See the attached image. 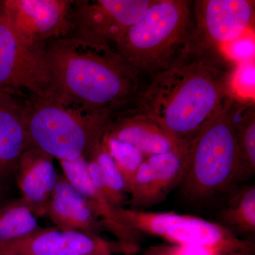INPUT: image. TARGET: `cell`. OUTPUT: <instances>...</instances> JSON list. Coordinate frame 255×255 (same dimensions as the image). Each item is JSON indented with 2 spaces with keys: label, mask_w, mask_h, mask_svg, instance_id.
Returning <instances> with one entry per match:
<instances>
[{
  "label": "cell",
  "mask_w": 255,
  "mask_h": 255,
  "mask_svg": "<svg viewBox=\"0 0 255 255\" xmlns=\"http://www.w3.org/2000/svg\"><path fill=\"white\" fill-rule=\"evenodd\" d=\"M72 0H0L14 31L33 44L68 37Z\"/></svg>",
  "instance_id": "cell-11"
},
{
  "label": "cell",
  "mask_w": 255,
  "mask_h": 255,
  "mask_svg": "<svg viewBox=\"0 0 255 255\" xmlns=\"http://www.w3.org/2000/svg\"><path fill=\"white\" fill-rule=\"evenodd\" d=\"M87 168L94 185L116 208L127 201V189L122 174L102 142L86 157Z\"/></svg>",
  "instance_id": "cell-17"
},
{
  "label": "cell",
  "mask_w": 255,
  "mask_h": 255,
  "mask_svg": "<svg viewBox=\"0 0 255 255\" xmlns=\"http://www.w3.org/2000/svg\"><path fill=\"white\" fill-rule=\"evenodd\" d=\"M117 212L126 224L137 232L158 236L178 246L200 248L216 255L255 254L253 242L241 239L225 226L204 219L131 208H117Z\"/></svg>",
  "instance_id": "cell-6"
},
{
  "label": "cell",
  "mask_w": 255,
  "mask_h": 255,
  "mask_svg": "<svg viewBox=\"0 0 255 255\" xmlns=\"http://www.w3.org/2000/svg\"><path fill=\"white\" fill-rule=\"evenodd\" d=\"M194 29L187 47L219 49L240 39L255 19V1L198 0L193 3Z\"/></svg>",
  "instance_id": "cell-9"
},
{
  "label": "cell",
  "mask_w": 255,
  "mask_h": 255,
  "mask_svg": "<svg viewBox=\"0 0 255 255\" xmlns=\"http://www.w3.org/2000/svg\"><path fill=\"white\" fill-rule=\"evenodd\" d=\"M53 159L40 149L29 146L16 167L15 184L22 200L36 216H46L48 201L58 181Z\"/></svg>",
  "instance_id": "cell-14"
},
{
  "label": "cell",
  "mask_w": 255,
  "mask_h": 255,
  "mask_svg": "<svg viewBox=\"0 0 255 255\" xmlns=\"http://www.w3.org/2000/svg\"><path fill=\"white\" fill-rule=\"evenodd\" d=\"M237 97L188 142L180 184L189 199H207L242 179L236 135Z\"/></svg>",
  "instance_id": "cell-5"
},
{
  "label": "cell",
  "mask_w": 255,
  "mask_h": 255,
  "mask_svg": "<svg viewBox=\"0 0 255 255\" xmlns=\"http://www.w3.org/2000/svg\"><path fill=\"white\" fill-rule=\"evenodd\" d=\"M51 92L85 108L116 114L135 102L139 76L113 48L65 37L43 45Z\"/></svg>",
  "instance_id": "cell-2"
},
{
  "label": "cell",
  "mask_w": 255,
  "mask_h": 255,
  "mask_svg": "<svg viewBox=\"0 0 255 255\" xmlns=\"http://www.w3.org/2000/svg\"><path fill=\"white\" fill-rule=\"evenodd\" d=\"M236 68L221 50L187 47L151 78L132 109L181 141L188 142L235 99Z\"/></svg>",
  "instance_id": "cell-1"
},
{
  "label": "cell",
  "mask_w": 255,
  "mask_h": 255,
  "mask_svg": "<svg viewBox=\"0 0 255 255\" xmlns=\"http://www.w3.org/2000/svg\"><path fill=\"white\" fill-rule=\"evenodd\" d=\"M138 246L59 228H40L27 237L0 246V255H131Z\"/></svg>",
  "instance_id": "cell-10"
},
{
  "label": "cell",
  "mask_w": 255,
  "mask_h": 255,
  "mask_svg": "<svg viewBox=\"0 0 255 255\" xmlns=\"http://www.w3.org/2000/svg\"><path fill=\"white\" fill-rule=\"evenodd\" d=\"M225 224L239 232L253 234L255 232V187L242 189L234 196L221 214Z\"/></svg>",
  "instance_id": "cell-20"
},
{
  "label": "cell",
  "mask_w": 255,
  "mask_h": 255,
  "mask_svg": "<svg viewBox=\"0 0 255 255\" xmlns=\"http://www.w3.org/2000/svg\"><path fill=\"white\" fill-rule=\"evenodd\" d=\"M37 216L19 198L0 204V246L27 237L40 229Z\"/></svg>",
  "instance_id": "cell-18"
},
{
  "label": "cell",
  "mask_w": 255,
  "mask_h": 255,
  "mask_svg": "<svg viewBox=\"0 0 255 255\" xmlns=\"http://www.w3.org/2000/svg\"><path fill=\"white\" fill-rule=\"evenodd\" d=\"M12 186L0 183V204L11 196Z\"/></svg>",
  "instance_id": "cell-24"
},
{
  "label": "cell",
  "mask_w": 255,
  "mask_h": 255,
  "mask_svg": "<svg viewBox=\"0 0 255 255\" xmlns=\"http://www.w3.org/2000/svg\"><path fill=\"white\" fill-rule=\"evenodd\" d=\"M46 216L57 228L100 236L102 225L92 212L85 198L58 174V181L47 206Z\"/></svg>",
  "instance_id": "cell-16"
},
{
  "label": "cell",
  "mask_w": 255,
  "mask_h": 255,
  "mask_svg": "<svg viewBox=\"0 0 255 255\" xmlns=\"http://www.w3.org/2000/svg\"><path fill=\"white\" fill-rule=\"evenodd\" d=\"M22 103L30 145L58 161L87 157L102 142L115 114L85 108L53 93L31 96Z\"/></svg>",
  "instance_id": "cell-3"
},
{
  "label": "cell",
  "mask_w": 255,
  "mask_h": 255,
  "mask_svg": "<svg viewBox=\"0 0 255 255\" xmlns=\"http://www.w3.org/2000/svg\"><path fill=\"white\" fill-rule=\"evenodd\" d=\"M184 156L167 153L146 158L153 169L159 201L163 200L174 186L180 184L184 173Z\"/></svg>",
  "instance_id": "cell-21"
},
{
  "label": "cell",
  "mask_w": 255,
  "mask_h": 255,
  "mask_svg": "<svg viewBox=\"0 0 255 255\" xmlns=\"http://www.w3.org/2000/svg\"><path fill=\"white\" fill-rule=\"evenodd\" d=\"M30 146L22 100L0 93V183L12 186L20 157Z\"/></svg>",
  "instance_id": "cell-15"
},
{
  "label": "cell",
  "mask_w": 255,
  "mask_h": 255,
  "mask_svg": "<svg viewBox=\"0 0 255 255\" xmlns=\"http://www.w3.org/2000/svg\"><path fill=\"white\" fill-rule=\"evenodd\" d=\"M156 0H76L69 38L90 46L113 48Z\"/></svg>",
  "instance_id": "cell-8"
},
{
  "label": "cell",
  "mask_w": 255,
  "mask_h": 255,
  "mask_svg": "<svg viewBox=\"0 0 255 255\" xmlns=\"http://www.w3.org/2000/svg\"><path fill=\"white\" fill-rule=\"evenodd\" d=\"M102 144L122 174L128 194L130 195L137 169L143 162L144 155L135 147L126 142L104 135Z\"/></svg>",
  "instance_id": "cell-22"
},
{
  "label": "cell",
  "mask_w": 255,
  "mask_h": 255,
  "mask_svg": "<svg viewBox=\"0 0 255 255\" xmlns=\"http://www.w3.org/2000/svg\"><path fill=\"white\" fill-rule=\"evenodd\" d=\"M236 139L242 164V178L255 171V107L252 102H239L236 114Z\"/></svg>",
  "instance_id": "cell-19"
},
{
  "label": "cell",
  "mask_w": 255,
  "mask_h": 255,
  "mask_svg": "<svg viewBox=\"0 0 255 255\" xmlns=\"http://www.w3.org/2000/svg\"><path fill=\"white\" fill-rule=\"evenodd\" d=\"M192 4L156 0L114 44L121 59L140 77L168 68L186 49L194 29Z\"/></svg>",
  "instance_id": "cell-4"
},
{
  "label": "cell",
  "mask_w": 255,
  "mask_h": 255,
  "mask_svg": "<svg viewBox=\"0 0 255 255\" xmlns=\"http://www.w3.org/2000/svg\"><path fill=\"white\" fill-rule=\"evenodd\" d=\"M184 246L156 247L151 248L145 255H187Z\"/></svg>",
  "instance_id": "cell-23"
},
{
  "label": "cell",
  "mask_w": 255,
  "mask_h": 255,
  "mask_svg": "<svg viewBox=\"0 0 255 255\" xmlns=\"http://www.w3.org/2000/svg\"><path fill=\"white\" fill-rule=\"evenodd\" d=\"M43 45L33 44L21 38L0 4V93L21 100L51 93Z\"/></svg>",
  "instance_id": "cell-7"
},
{
  "label": "cell",
  "mask_w": 255,
  "mask_h": 255,
  "mask_svg": "<svg viewBox=\"0 0 255 255\" xmlns=\"http://www.w3.org/2000/svg\"></svg>",
  "instance_id": "cell-25"
},
{
  "label": "cell",
  "mask_w": 255,
  "mask_h": 255,
  "mask_svg": "<svg viewBox=\"0 0 255 255\" xmlns=\"http://www.w3.org/2000/svg\"><path fill=\"white\" fill-rule=\"evenodd\" d=\"M63 175L85 198L89 207L104 230L110 231L124 244L138 246L140 233L121 219L117 208L112 205L94 185L87 168L86 157L58 161Z\"/></svg>",
  "instance_id": "cell-13"
},
{
  "label": "cell",
  "mask_w": 255,
  "mask_h": 255,
  "mask_svg": "<svg viewBox=\"0 0 255 255\" xmlns=\"http://www.w3.org/2000/svg\"><path fill=\"white\" fill-rule=\"evenodd\" d=\"M105 135L132 145L148 157L167 153L185 155L187 150V143L133 110L114 114Z\"/></svg>",
  "instance_id": "cell-12"
}]
</instances>
